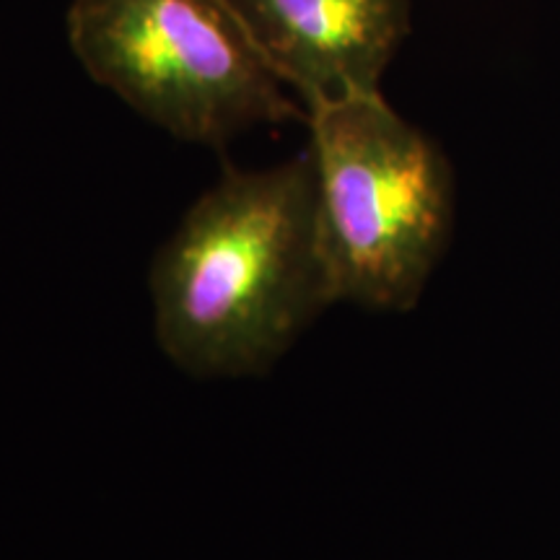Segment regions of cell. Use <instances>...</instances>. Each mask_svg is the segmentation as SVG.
I'll list each match as a JSON object with an SVG mask.
<instances>
[{"instance_id": "obj_2", "label": "cell", "mask_w": 560, "mask_h": 560, "mask_svg": "<svg viewBox=\"0 0 560 560\" xmlns=\"http://www.w3.org/2000/svg\"><path fill=\"white\" fill-rule=\"evenodd\" d=\"M332 301L408 312L444 255L454 177L444 151L380 94L306 115Z\"/></svg>"}, {"instance_id": "obj_4", "label": "cell", "mask_w": 560, "mask_h": 560, "mask_svg": "<svg viewBox=\"0 0 560 560\" xmlns=\"http://www.w3.org/2000/svg\"><path fill=\"white\" fill-rule=\"evenodd\" d=\"M257 50L310 109L380 94L410 34V0H229Z\"/></svg>"}, {"instance_id": "obj_3", "label": "cell", "mask_w": 560, "mask_h": 560, "mask_svg": "<svg viewBox=\"0 0 560 560\" xmlns=\"http://www.w3.org/2000/svg\"><path fill=\"white\" fill-rule=\"evenodd\" d=\"M66 26L91 79L187 143L306 122L229 0H73Z\"/></svg>"}, {"instance_id": "obj_1", "label": "cell", "mask_w": 560, "mask_h": 560, "mask_svg": "<svg viewBox=\"0 0 560 560\" xmlns=\"http://www.w3.org/2000/svg\"><path fill=\"white\" fill-rule=\"evenodd\" d=\"M153 335L200 380L260 376L335 304L310 151L268 170L229 166L156 252Z\"/></svg>"}]
</instances>
